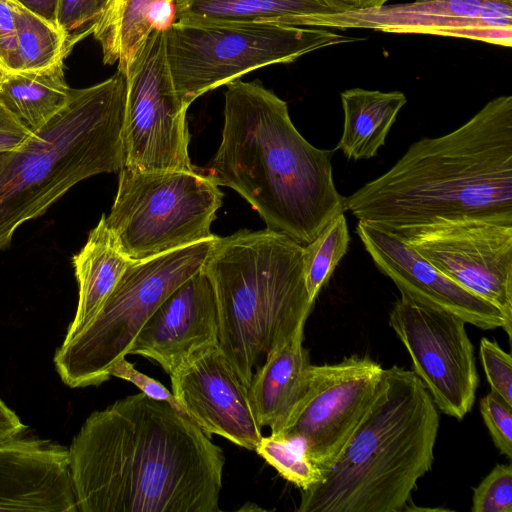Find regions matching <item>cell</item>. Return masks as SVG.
<instances>
[{
	"mask_svg": "<svg viewBox=\"0 0 512 512\" xmlns=\"http://www.w3.org/2000/svg\"><path fill=\"white\" fill-rule=\"evenodd\" d=\"M384 368L368 356L309 365L308 386L280 430L321 471L328 469L369 409Z\"/></svg>",
	"mask_w": 512,
	"mask_h": 512,
	"instance_id": "obj_11",
	"label": "cell"
},
{
	"mask_svg": "<svg viewBox=\"0 0 512 512\" xmlns=\"http://www.w3.org/2000/svg\"><path fill=\"white\" fill-rule=\"evenodd\" d=\"M222 196L196 167L138 171L124 166L106 224L120 250L140 261L216 238L210 229Z\"/></svg>",
	"mask_w": 512,
	"mask_h": 512,
	"instance_id": "obj_9",
	"label": "cell"
},
{
	"mask_svg": "<svg viewBox=\"0 0 512 512\" xmlns=\"http://www.w3.org/2000/svg\"><path fill=\"white\" fill-rule=\"evenodd\" d=\"M353 40L321 27L266 22L174 21L166 30L173 83L188 107L256 69Z\"/></svg>",
	"mask_w": 512,
	"mask_h": 512,
	"instance_id": "obj_8",
	"label": "cell"
},
{
	"mask_svg": "<svg viewBox=\"0 0 512 512\" xmlns=\"http://www.w3.org/2000/svg\"><path fill=\"white\" fill-rule=\"evenodd\" d=\"M218 344V319L211 283L201 269L153 312L129 354L157 362L170 375L196 351Z\"/></svg>",
	"mask_w": 512,
	"mask_h": 512,
	"instance_id": "obj_17",
	"label": "cell"
},
{
	"mask_svg": "<svg viewBox=\"0 0 512 512\" xmlns=\"http://www.w3.org/2000/svg\"><path fill=\"white\" fill-rule=\"evenodd\" d=\"M0 511L77 512L68 448L23 435L0 442Z\"/></svg>",
	"mask_w": 512,
	"mask_h": 512,
	"instance_id": "obj_18",
	"label": "cell"
},
{
	"mask_svg": "<svg viewBox=\"0 0 512 512\" xmlns=\"http://www.w3.org/2000/svg\"><path fill=\"white\" fill-rule=\"evenodd\" d=\"M44 20L56 25L58 0H12ZM58 27V26H57Z\"/></svg>",
	"mask_w": 512,
	"mask_h": 512,
	"instance_id": "obj_36",
	"label": "cell"
},
{
	"mask_svg": "<svg viewBox=\"0 0 512 512\" xmlns=\"http://www.w3.org/2000/svg\"><path fill=\"white\" fill-rule=\"evenodd\" d=\"M172 394L206 435L255 450L262 435L242 384L218 344L193 353L170 375Z\"/></svg>",
	"mask_w": 512,
	"mask_h": 512,
	"instance_id": "obj_15",
	"label": "cell"
},
{
	"mask_svg": "<svg viewBox=\"0 0 512 512\" xmlns=\"http://www.w3.org/2000/svg\"><path fill=\"white\" fill-rule=\"evenodd\" d=\"M356 233L375 266L394 282L401 296L483 330L503 328L511 338L512 324L496 306L445 276L400 237L362 221Z\"/></svg>",
	"mask_w": 512,
	"mask_h": 512,
	"instance_id": "obj_16",
	"label": "cell"
},
{
	"mask_svg": "<svg viewBox=\"0 0 512 512\" xmlns=\"http://www.w3.org/2000/svg\"><path fill=\"white\" fill-rule=\"evenodd\" d=\"M25 428L16 413L0 399V442L23 435Z\"/></svg>",
	"mask_w": 512,
	"mask_h": 512,
	"instance_id": "obj_35",
	"label": "cell"
},
{
	"mask_svg": "<svg viewBox=\"0 0 512 512\" xmlns=\"http://www.w3.org/2000/svg\"><path fill=\"white\" fill-rule=\"evenodd\" d=\"M255 451L288 482L301 490L322 478L321 469L294 442L275 436H262Z\"/></svg>",
	"mask_w": 512,
	"mask_h": 512,
	"instance_id": "obj_26",
	"label": "cell"
},
{
	"mask_svg": "<svg viewBox=\"0 0 512 512\" xmlns=\"http://www.w3.org/2000/svg\"><path fill=\"white\" fill-rule=\"evenodd\" d=\"M398 237L445 276L496 306L512 324V222L441 221Z\"/></svg>",
	"mask_w": 512,
	"mask_h": 512,
	"instance_id": "obj_13",
	"label": "cell"
},
{
	"mask_svg": "<svg viewBox=\"0 0 512 512\" xmlns=\"http://www.w3.org/2000/svg\"><path fill=\"white\" fill-rule=\"evenodd\" d=\"M440 417L413 372L384 368L376 395L319 482L302 490L298 512H400L432 468Z\"/></svg>",
	"mask_w": 512,
	"mask_h": 512,
	"instance_id": "obj_4",
	"label": "cell"
},
{
	"mask_svg": "<svg viewBox=\"0 0 512 512\" xmlns=\"http://www.w3.org/2000/svg\"><path fill=\"white\" fill-rule=\"evenodd\" d=\"M304 333L270 352L254 371L248 396L261 427L276 434L288 419L308 386L309 353L303 347Z\"/></svg>",
	"mask_w": 512,
	"mask_h": 512,
	"instance_id": "obj_19",
	"label": "cell"
},
{
	"mask_svg": "<svg viewBox=\"0 0 512 512\" xmlns=\"http://www.w3.org/2000/svg\"><path fill=\"white\" fill-rule=\"evenodd\" d=\"M174 1H176V0H174Z\"/></svg>",
	"mask_w": 512,
	"mask_h": 512,
	"instance_id": "obj_39",
	"label": "cell"
},
{
	"mask_svg": "<svg viewBox=\"0 0 512 512\" xmlns=\"http://www.w3.org/2000/svg\"><path fill=\"white\" fill-rule=\"evenodd\" d=\"M344 112L341 138L334 148L347 159H370L385 145L386 137L407 98L400 91L381 92L352 88L340 94Z\"/></svg>",
	"mask_w": 512,
	"mask_h": 512,
	"instance_id": "obj_21",
	"label": "cell"
},
{
	"mask_svg": "<svg viewBox=\"0 0 512 512\" xmlns=\"http://www.w3.org/2000/svg\"><path fill=\"white\" fill-rule=\"evenodd\" d=\"M352 9H364L378 7L386 4L390 0H341Z\"/></svg>",
	"mask_w": 512,
	"mask_h": 512,
	"instance_id": "obj_37",
	"label": "cell"
},
{
	"mask_svg": "<svg viewBox=\"0 0 512 512\" xmlns=\"http://www.w3.org/2000/svg\"><path fill=\"white\" fill-rule=\"evenodd\" d=\"M216 238L134 261L97 314L57 349L54 364L64 384L84 388L107 381L158 306L202 269Z\"/></svg>",
	"mask_w": 512,
	"mask_h": 512,
	"instance_id": "obj_7",
	"label": "cell"
},
{
	"mask_svg": "<svg viewBox=\"0 0 512 512\" xmlns=\"http://www.w3.org/2000/svg\"><path fill=\"white\" fill-rule=\"evenodd\" d=\"M125 77V167L138 171L192 170L188 106L173 83L166 30L151 31Z\"/></svg>",
	"mask_w": 512,
	"mask_h": 512,
	"instance_id": "obj_10",
	"label": "cell"
},
{
	"mask_svg": "<svg viewBox=\"0 0 512 512\" xmlns=\"http://www.w3.org/2000/svg\"><path fill=\"white\" fill-rule=\"evenodd\" d=\"M472 512H512V466L497 464L473 490Z\"/></svg>",
	"mask_w": 512,
	"mask_h": 512,
	"instance_id": "obj_27",
	"label": "cell"
},
{
	"mask_svg": "<svg viewBox=\"0 0 512 512\" xmlns=\"http://www.w3.org/2000/svg\"><path fill=\"white\" fill-rule=\"evenodd\" d=\"M480 358L491 392L512 407V358L497 342L483 337Z\"/></svg>",
	"mask_w": 512,
	"mask_h": 512,
	"instance_id": "obj_28",
	"label": "cell"
},
{
	"mask_svg": "<svg viewBox=\"0 0 512 512\" xmlns=\"http://www.w3.org/2000/svg\"><path fill=\"white\" fill-rule=\"evenodd\" d=\"M81 512H218L224 453L187 416L140 392L94 411L68 448Z\"/></svg>",
	"mask_w": 512,
	"mask_h": 512,
	"instance_id": "obj_1",
	"label": "cell"
},
{
	"mask_svg": "<svg viewBox=\"0 0 512 512\" xmlns=\"http://www.w3.org/2000/svg\"><path fill=\"white\" fill-rule=\"evenodd\" d=\"M389 324L436 407L462 420L474 405L479 382L466 323L401 296L391 308Z\"/></svg>",
	"mask_w": 512,
	"mask_h": 512,
	"instance_id": "obj_12",
	"label": "cell"
},
{
	"mask_svg": "<svg viewBox=\"0 0 512 512\" xmlns=\"http://www.w3.org/2000/svg\"><path fill=\"white\" fill-rule=\"evenodd\" d=\"M32 136L33 132L0 103V152L17 149Z\"/></svg>",
	"mask_w": 512,
	"mask_h": 512,
	"instance_id": "obj_33",
	"label": "cell"
},
{
	"mask_svg": "<svg viewBox=\"0 0 512 512\" xmlns=\"http://www.w3.org/2000/svg\"><path fill=\"white\" fill-rule=\"evenodd\" d=\"M71 93L64 60L40 70L0 72V103L32 132L59 113Z\"/></svg>",
	"mask_w": 512,
	"mask_h": 512,
	"instance_id": "obj_23",
	"label": "cell"
},
{
	"mask_svg": "<svg viewBox=\"0 0 512 512\" xmlns=\"http://www.w3.org/2000/svg\"><path fill=\"white\" fill-rule=\"evenodd\" d=\"M12 1V0H11ZM20 71L50 67L64 60L76 42L92 34L91 26L72 35L12 1Z\"/></svg>",
	"mask_w": 512,
	"mask_h": 512,
	"instance_id": "obj_24",
	"label": "cell"
},
{
	"mask_svg": "<svg viewBox=\"0 0 512 512\" xmlns=\"http://www.w3.org/2000/svg\"><path fill=\"white\" fill-rule=\"evenodd\" d=\"M102 215L87 242L73 257L79 286L78 305L65 338L79 332L99 311L114 287L134 262L118 247Z\"/></svg>",
	"mask_w": 512,
	"mask_h": 512,
	"instance_id": "obj_20",
	"label": "cell"
},
{
	"mask_svg": "<svg viewBox=\"0 0 512 512\" xmlns=\"http://www.w3.org/2000/svg\"><path fill=\"white\" fill-rule=\"evenodd\" d=\"M349 242L347 221L341 213L313 241L303 246L305 284L312 302L346 254Z\"/></svg>",
	"mask_w": 512,
	"mask_h": 512,
	"instance_id": "obj_25",
	"label": "cell"
},
{
	"mask_svg": "<svg viewBox=\"0 0 512 512\" xmlns=\"http://www.w3.org/2000/svg\"><path fill=\"white\" fill-rule=\"evenodd\" d=\"M480 413L495 447L512 457V407L493 392L480 400Z\"/></svg>",
	"mask_w": 512,
	"mask_h": 512,
	"instance_id": "obj_29",
	"label": "cell"
},
{
	"mask_svg": "<svg viewBox=\"0 0 512 512\" xmlns=\"http://www.w3.org/2000/svg\"><path fill=\"white\" fill-rule=\"evenodd\" d=\"M20 71L11 0H0V72Z\"/></svg>",
	"mask_w": 512,
	"mask_h": 512,
	"instance_id": "obj_32",
	"label": "cell"
},
{
	"mask_svg": "<svg viewBox=\"0 0 512 512\" xmlns=\"http://www.w3.org/2000/svg\"><path fill=\"white\" fill-rule=\"evenodd\" d=\"M111 376L126 380L137 386L142 393L148 397L167 402L181 414L185 415L181 405L176 400L172 392L157 380L136 370L134 365L125 358L120 359L111 369ZM186 416V415H185Z\"/></svg>",
	"mask_w": 512,
	"mask_h": 512,
	"instance_id": "obj_31",
	"label": "cell"
},
{
	"mask_svg": "<svg viewBox=\"0 0 512 512\" xmlns=\"http://www.w3.org/2000/svg\"><path fill=\"white\" fill-rule=\"evenodd\" d=\"M345 210L397 236L441 221L512 222V96L490 100L448 134L412 143L345 197Z\"/></svg>",
	"mask_w": 512,
	"mask_h": 512,
	"instance_id": "obj_2",
	"label": "cell"
},
{
	"mask_svg": "<svg viewBox=\"0 0 512 512\" xmlns=\"http://www.w3.org/2000/svg\"><path fill=\"white\" fill-rule=\"evenodd\" d=\"M122 2L123 0H106L104 8L97 19H104L111 16Z\"/></svg>",
	"mask_w": 512,
	"mask_h": 512,
	"instance_id": "obj_38",
	"label": "cell"
},
{
	"mask_svg": "<svg viewBox=\"0 0 512 512\" xmlns=\"http://www.w3.org/2000/svg\"><path fill=\"white\" fill-rule=\"evenodd\" d=\"M126 77L72 89L66 106L17 149L0 152V250L78 182L125 166Z\"/></svg>",
	"mask_w": 512,
	"mask_h": 512,
	"instance_id": "obj_6",
	"label": "cell"
},
{
	"mask_svg": "<svg viewBox=\"0 0 512 512\" xmlns=\"http://www.w3.org/2000/svg\"><path fill=\"white\" fill-rule=\"evenodd\" d=\"M106 0H58L56 24L67 34L91 23L101 14Z\"/></svg>",
	"mask_w": 512,
	"mask_h": 512,
	"instance_id": "obj_30",
	"label": "cell"
},
{
	"mask_svg": "<svg viewBox=\"0 0 512 512\" xmlns=\"http://www.w3.org/2000/svg\"><path fill=\"white\" fill-rule=\"evenodd\" d=\"M202 270L215 297L218 346L247 388L266 356L304 333L303 246L269 229L217 237Z\"/></svg>",
	"mask_w": 512,
	"mask_h": 512,
	"instance_id": "obj_5",
	"label": "cell"
},
{
	"mask_svg": "<svg viewBox=\"0 0 512 512\" xmlns=\"http://www.w3.org/2000/svg\"><path fill=\"white\" fill-rule=\"evenodd\" d=\"M175 21L266 22L299 26L302 19L352 9L341 0H176Z\"/></svg>",
	"mask_w": 512,
	"mask_h": 512,
	"instance_id": "obj_22",
	"label": "cell"
},
{
	"mask_svg": "<svg viewBox=\"0 0 512 512\" xmlns=\"http://www.w3.org/2000/svg\"><path fill=\"white\" fill-rule=\"evenodd\" d=\"M299 26L373 29L512 45V0H415L313 15Z\"/></svg>",
	"mask_w": 512,
	"mask_h": 512,
	"instance_id": "obj_14",
	"label": "cell"
},
{
	"mask_svg": "<svg viewBox=\"0 0 512 512\" xmlns=\"http://www.w3.org/2000/svg\"><path fill=\"white\" fill-rule=\"evenodd\" d=\"M147 20L152 30H167L175 21L174 0H157L150 7Z\"/></svg>",
	"mask_w": 512,
	"mask_h": 512,
	"instance_id": "obj_34",
	"label": "cell"
},
{
	"mask_svg": "<svg viewBox=\"0 0 512 512\" xmlns=\"http://www.w3.org/2000/svg\"><path fill=\"white\" fill-rule=\"evenodd\" d=\"M226 86L221 144L208 167L197 170L239 193L267 229L307 245L346 211L333 180L335 150L310 144L287 103L260 81Z\"/></svg>",
	"mask_w": 512,
	"mask_h": 512,
	"instance_id": "obj_3",
	"label": "cell"
}]
</instances>
